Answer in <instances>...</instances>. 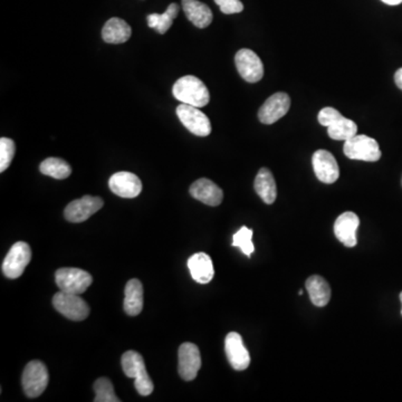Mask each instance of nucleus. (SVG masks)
<instances>
[{
    "instance_id": "1",
    "label": "nucleus",
    "mask_w": 402,
    "mask_h": 402,
    "mask_svg": "<svg viewBox=\"0 0 402 402\" xmlns=\"http://www.w3.org/2000/svg\"><path fill=\"white\" fill-rule=\"evenodd\" d=\"M173 96L181 103L204 107L209 103L210 93L202 80L193 75H186L179 78L173 87Z\"/></svg>"
},
{
    "instance_id": "2",
    "label": "nucleus",
    "mask_w": 402,
    "mask_h": 402,
    "mask_svg": "<svg viewBox=\"0 0 402 402\" xmlns=\"http://www.w3.org/2000/svg\"><path fill=\"white\" fill-rule=\"evenodd\" d=\"M122 368L128 378H133L135 389L141 396H147L152 394V380L150 379L143 358L135 351H127L122 356Z\"/></svg>"
},
{
    "instance_id": "3",
    "label": "nucleus",
    "mask_w": 402,
    "mask_h": 402,
    "mask_svg": "<svg viewBox=\"0 0 402 402\" xmlns=\"http://www.w3.org/2000/svg\"><path fill=\"white\" fill-rule=\"evenodd\" d=\"M343 152L351 160L376 162L381 158L379 143L368 135H354L353 138L345 141Z\"/></svg>"
},
{
    "instance_id": "4",
    "label": "nucleus",
    "mask_w": 402,
    "mask_h": 402,
    "mask_svg": "<svg viewBox=\"0 0 402 402\" xmlns=\"http://www.w3.org/2000/svg\"><path fill=\"white\" fill-rule=\"evenodd\" d=\"M49 376L46 365L43 362L34 360L29 362L21 376V385L28 398H37L49 385Z\"/></svg>"
},
{
    "instance_id": "5",
    "label": "nucleus",
    "mask_w": 402,
    "mask_h": 402,
    "mask_svg": "<svg viewBox=\"0 0 402 402\" xmlns=\"http://www.w3.org/2000/svg\"><path fill=\"white\" fill-rule=\"evenodd\" d=\"M53 306L72 321H83L89 315V306L78 294L67 293L60 290L53 297Z\"/></svg>"
},
{
    "instance_id": "6",
    "label": "nucleus",
    "mask_w": 402,
    "mask_h": 402,
    "mask_svg": "<svg viewBox=\"0 0 402 402\" xmlns=\"http://www.w3.org/2000/svg\"><path fill=\"white\" fill-rule=\"evenodd\" d=\"M55 281L58 288L67 293H84L93 283V277L87 270L80 268H60L55 274Z\"/></svg>"
},
{
    "instance_id": "7",
    "label": "nucleus",
    "mask_w": 402,
    "mask_h": 402,
    "mask_svg": "<svg viewBox=\"0 0 402 402\" xmlns=\"http://www.w3.org/2000/svg\"><path fill=\"white\" fill-rule=\"evenodd\" d=\"M32 261V250L25 241H18L3 259V273L8 279H18Z\"/></svg>"
},
{
    "instance_id": "8",
    "label": "nucleus",
    "mask_w": 402,
    "mask_h": 402,
    "mask_svg": "<svg viewBox=\"0 0 402 402\" xmlns=\"http://www.w3.org/2000/svg\"><path fill=\"white\" fill-rule=\"evenodd\" d=\"M175 112L181 123L193 134L204 138L211 133L210 120L199 107L182 103L177 107Z\"/></svg>"
},
{
    "instance_id": "9",
    "label": "nucleus",
    "mask_w": 402,
    "mask_h": 402,
    "mask_svg": "<svg viewBox=\"0 0 402 402\" xmlns=\"http://www.w3.org/2000/svg\"><path fill=\"white\" fill-rule=\"evenodd\" d=\"M236 67L248 83H257L264 76V65L259 55L252 49H243L235 56Z\"/></svg>"
},
{
    "instance_id": "10",
    "label": "nucleus",
    "mask_w": 402,
    "mask_h": 402,
    "mask_svg": "<svg viewBox=\"0 0 402 402\" xmlns=\"http://www.w3.org/2000/svg\"><path fill=\"white\" fill-rule=\"evenodd\" d=\"M104 201L100 197L84 195L73 200L64 210V216L71 222H83L103 207Z\"/></svg>"
},
{
    "instance_id": "11",
    "label": "nucleus",
    "mask_w": 402,
    "mask_h": 402,
    "mask_svg": "<svg viewBox=\"0 0 402 402\" xmlns=\"http://www.w3.org/2000/svg\"><path fill=\"white\" fill-rule=\"evenodd\" d=\"M178 371L182 379L193 381L201 368V356L198 347L186 342L178 351Z\"/></svg>"
},
{
    "instance_id": "12",
    "label": "nucleus",
    "mask_w": 402,
    "mask_h": 402,
    "mask_svg": "<svg viewBox=\"0 0 402 402\" xmlns=\"http://www.w3.org/2000/svg\"><path fill=\"white\" fill-rule=\"evenodd\" d=\"M290 107V98L284 92L275 93L265 101L259 111V119L261 123L273 124L283 118Z\"/></svg>"
},
{
    "instance_id": "13",
    "label": "nucleus",
    "mask_w": 402,
    "mask_h": 402,
    "mask_svg": "<svg viewBox=\"0 0 402 402\" xmlns=\"http://www.w3.org/2000/svg\"><path fill=\"white\" fill-rule=\"evenodd\" d=\"M109 187L121 198L132 199L138 197L142 191V182L134 173L120 171L110 178Z\"/></svg>"
},
{
    "instance_id": "14",
    "label": "nucleus",
    "mask_w": 402,
    "mask_h": 402,
    "mask_svg": "<svg viewBox=\"0 0 402 402\" xmlns=\"http://www.w3.org/2000/svg\"><path fill=\"white\" fill-rule=\"evenodd\" d=\"M225 351L230 365L236 371H244L250 367V352L245 348L241 334L237 332H230L227 334L225 340Z\"/></svg>"
},
{
    "instance_id": "15",
    "label": "nucleus",
    "mask_w": 402,
    "mask_h": 402,
    "mask_svg": "<svg viewBox=\"0 0 402 402\" xmlns=\"http://www.w3.org/2000/svg\"><path fill=\"white\" fill-rule=\"evenodd\" d=\"M316 178L324 184H334L340 177L339 164L332 153L326 150H317L312 158Z\"/></svg>"
},
{
    "instance_id": "16",
    "label": "nucleus",
    "mask_w": 402,
    "mask_h": 402,
    "mask_svg": "<svg viewBox=\"0 0 402 402\" xmlns=\"http://www.w3.org/2000/svg\"><path fill=\"white\" fill-rule=\"evenodd\" d=\"M360 226V219L356 213L347 211L338 217L334 224L336 238L347 247H354L356 243V230Z\"/></svg>"
},
{
    "instance_id": "17",
    "label": "nucleus",
    "mask_w": 402,
    "mask_h": 402,
    "mask_svg": "<svg viewBox=\"0 0 402 402\" xmlns=\"http://www.w3.org/2000/svg\"><path fill=\"white\" fill-rule=\"evenodd\" d=\"M190 195L204 204L216 207L222 202V190L209 179L201 178L190 186Z\"/></svg>"
},
{
    "instance_id": "18",
    "label": "nucleus",
    "mask_w": 402,
    "mask_h": 402,
    "mask_svg": "<svg viewBox=\"0 0 402 402\" xmlns=\"http://www.w3.org/2000/svg\"><path fill=\"white\" fill-rule=\"evenodd\" d=\"M191 277L199 284H208L215 275L213 261L206 253H197L188 259Z\"/></svg>"
},
{
    "instance_id": "19",
    "label": "nucleus",
    "mask_w": 402,
    "mask_h": 402,
    "mask_svg": "<svg viewBox=\"0 0 402 402\" xmlns=\"http://www.w3.org/2000/svg\"><path fill=\"white\" fill-rule=\"evenodd\" d=\"M182 8L188 19L198 28H206L213 23L211 9L198 0H182Z\"/></svg>"
},
{
    "instance_id": "20",
    "label": "nucleus",
    "mask_w": 402,
    "mask_h": 402,
    "mask_svg": "<svg viewBox=\"0 0 402 402\" xmlns=\"http://www.w3.org/2000/svg\"><path fill=\"white\" fill-rule=\"evenodd\" d=\"M132 28L125 20L113 17L107 20L103 29L102 37L104 42L109 44H123L131 37Z\"/></svg>"
},
{
    "instance_id": "21",
    "label": "nucleus",
    "mask_w": 402,
    "mask_h": 402,
    "mask_svg": "<svg viewBox=\"0 0 402 402\" xmlns=\"http://www.w3.org/2000/svg\"><path fill=\"white\" fill-rule=\"evenodd\" d=\"M124 311L130 316H137L143 308V286L139 279H130L124 290Z\"/></svg>"
},
{
    "instance_id": "22",
    "label": "nucleus",
    "mask_w": 402,
    "mask_h": 402,
    "mask_svg": "<svg viewBox=\"0 0 402 402\" xmlns=\"http://www.w3.org/2000/svg\"><path fill=\"white\" fill-rule=\"evenodd\" d=\"M254 188L257 195L261 197L265 204H272L275 202L277 197L275 179L273 173L268 168H261L256 175Z\"/></svg>"
},
{
    "instance_id": "23",
    "label": "nucleus",
    "mask_w": 402,
    "mask_h": 402,
    "mask_svg": "<svg viewBox=\"0 0 402 402\" xmlns=\"http://www.w3.org/2000/svg\"><path fill=\"white\" fill-rule=\"evenodd\" d=\"M306 290L311 301L315 306L323 308L329 304L331 299V288L328 281L319 275L308 277L306 281Z\"/></svg>"
},
{
    "instance_id": "24",
    "label": "nucleus",
    "mask_w": 402,
    "mask_h": 402,
    "mask_svg": "<svg viewBox=\"0 0 402 402\" xmlns=\"http://www.w3.org/2000/svg\"><path fill=\"white\" fill-rule=\"evenodd\" d=\"M179 14V6L177 3H170L164 14H151L148 16V25L155 29L159 34H166L173 26V20Z\"/></svg>"
},
{
    "instance_id": "25",
    "label": "nucleus",
    "mask_w": 402,
    "mask_h": 402,
    "mask_svg": "<svg viewBox=\"0 0 402 402\" xmlns=\"http://www.w3.org/2000/svg\"><path fill=\"white\" fill-rule=\"evenodd\" d=\"M40 173L49 175L58 180L69 178L72 173V168L67 161L60 158H49L44 160L40 166Z\"/></svg>"
},
{
    "instance_id": "26",
    "label": "nucleus",
    "mask_w": 402,
    "mask_h": 402,
    "mask_svg": "<svg viewBox=\"0 0 402 402\" xmlns=\"http://www.w3.org/2000/svg\"><path fill=\"white\" fill-rule=\"evenodd\" d=\"M358 132V125L350 119L342 116L328 128L329 137L333 140L348 141Z\"/></svg>"
},
{
    "instance_id": "27",
    "label": "nucleus",
    "mask_w": 402,
    "mask_h": 402,
    "mask_svg": "<svg viewBox=\"0 0 402 402\" xmlns=\"http://www.w3.org/2000/svg\"><path fill=\"white\" fill-rule=\"evenodd\" d=\"M95 402H120L115 396L112 382L107 378H98L94 383Z\"/></svg>"
},
{
    "instance_id": "28",
    "label": "nucleus",
    "mask_w": 402,
    "mask_h": 402,
    "mask_svg": "<svg viewBox=\"0 0 402 402\" xmlns=\"http://www.w3.org/2000/svg\"><path fill=\"white\" fill-rule=\"evenodd\" d=\"M234 247L241 248V252L250 257L254 253L255 247L253 244V230L243 226L233 237Z\"/></svg>"
},
{
    "instance_id": "29",
    "label": "nucleus",
    "mask_w": 402,
    "mask_h": 402,
    "mask_svg": "<svg viewBox=\"0 0 402 402\" xmlns=\"http://www.w3.org/2000/svg\"><path fill=\"white\" fill-rule=\"evenodd\" d=\"M15 142L12 139H0V173H3L12 164L15 155Z\"/></svg>"
},
{
    "instance_id": "30",
    "label": "nucleus",
    "mask_w": 402,
    "mask_h": 402,
    "mask_svg": "<svg viewBox=\"0 0 402 402\" xmlns=\"http://www.w3.org/2000/svg\"><path fill=\"white\" fill-rule=\"evenodd\" d=\"M343 115L338 111V110L334 109V107H324L320 111L319 115H317V120H319L320 124L323 125V127L329 128L330 125L335 122L336 120H339L342 118Z\"/></svg>"
},
{
    "instance_id": "31",
    "label": "nucleus",
    "mask_w": 402,
    "mask_h": 402,
    "mask_svg": "<svg viewBox=\"0 0 402 402\" xmlns=\"http://www.w3.org/2000/svg\"><path fill=\"white\" fill-rule=\"evenodd\" d=\"M221 12L226 15L239 14L244 10V5L241 0H215Z\"/></svg>"
},
{
    "instance_id": "32",
    "label": "nucleus",
    "mask_w": 402,
    "mask_h": 402,
    "mask_svg": "<svg viewBox=\"0 0 402 402\" xmlns=\"http://www.w3.org/2000/svg\"><path fill=\"white\" fill-rule=\"evenodd\" d=\"M394 82H396V87L402 89V69H398L394 74Z\"/></svg>"
},
{
    "instance_id": "33",
    "label": "nucleus",
    "mask_w": 402,
    "mask_h": 402,
    "mask_svg": "<svg viewBox=\"0 0 402 402\" xmlns=\"http://www.w3.org/2000/svg\"><path fill=\"white\" fill-rule=\"evenodd\" d=\"M381 1L387 5H390V6H396V5H400L402 3V0H381Z\"/></svg>"
},
{
    "instance_id": "34",
    "label": "nucleus",
    "mask_w": 402,
    "mask_h": 402,
    "mask_svg": "<svg viewBox=\"0 0 402 402\" xmlns=\"http://www.w3.org/2000/svg\"><path fill=\"white\" fill-rule=\"evenodd\" d=\"M400 301H401L402 303V292L401 293H400ZM401 314H402V308H401Z\"/></svg>"
},
{
    "instance_id": "35",
    "label": "nucleus",
    "mask_w": 402,
    "mask_h": 402,
    "mask_svg": "<svg viewBox=\"0 0 402 402\" xmlns=\"http://www.w3.org/2000/svg\"><path fill=\"white\" fill-rule=\"evenodd\" d=\"M401 184H402V180H401Z\"/></svg>"
}]
</instances>
